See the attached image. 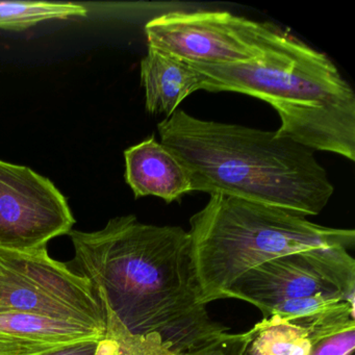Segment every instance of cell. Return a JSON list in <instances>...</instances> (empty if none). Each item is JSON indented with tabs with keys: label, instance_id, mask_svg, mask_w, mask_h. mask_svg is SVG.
Wrapping results in <instances>:
<instances>
[{
	"label": "cell",
	"instance_id": "cell-3",
	"mask_svg": "<svg viewBox=\"0 0 355 355\" xmlns=\"http://www.w3.org/2000/svg\"><path fill=\"white\" fill-rule=\"evenodd\" d=\"M189 64L202 74V90L241 93L269 103L280 118L276 136L355 161L354 91L325 53L288 33L253 61Z\"/></svg>",
	"mask_w": 355,
	"mask_h": 355
},
{
	"label": "cell",
	"instance_id": "cell-5",
	"mask_svg": "<svg viewBox=\"0 0 355 355\" xmlns=\"http://www.w3.org/2000/svg\"><path fill=\"white\" fill-rule=\"evenodd\" d=\"M355 304V261L348 249H315L266 261L239 277L224 299L254 305L265 318L313 313L321 297Z\"/></svg>",
	"mask_w": 355,
	"mask_h": 355
},
{
	"label": "cell",
	"instance_id": "cell-7",
	"mask_svg": "<svg viewBox=\"0 0 355 355\" xmlns=\"http://www.w3.org/2000/svg\"><path fill=\"white\" fill-rule=\"evenodd\" d=\"M148 46L182 61L232 65L259 59L288 33L228 12H172L145 26Z\"/></svg>",
	"mask_w": 355,
	"mask_h": 355
},
{
	"label": "cell",
	"instance_id": "cell-11",
	"mask_svg": "<svg viewBox=\"0 0 355 355\" xmlns=\"http://www.w3.org/2000/svg\"><path fill=\"white\" fill-rule=\"evenodd\" d=\"M124 157L125 180L136 198L157 196L172 203L193 192L186 167L155 137L126 149Z\"/></svg>",
	"mask_w": 355,
	"mask_h": 355
},
{
	"label": "cell",
	"instance_id": "cell-19",
	"mask_svg": "<svg viewBox=\"0 0 355 355\" xmlns=\"http://www.w3.org/2000/svg\"><path fill=\"white\" fill-rule=\"evenodd\" d=\"M350 355H355V352L351 353Z\"/></svg>",
	"mask_w": 355,
	"mask_h": 355
},
{
	"label": "cell",
	"instance_id": "cell-10",
	"mask_svg": "<svg viewBox=\"0 0 355 355\" xmlns=\"http://www.w3.org/2000/svg\"><path fill=\"white\" fill-rule=\"evenodd\" d=\"M91 326L30 313H0V355H46L80 343L101 340Z\"/></svg>",
	"mask_w": 355,
	"mask_h": 355
},
{
	"label": "cell",
	"instance_id": "cell-2",
	"mask_svg": "<svg viewBox=\"0 0 355 355\" xmlns=\"http://www.w3.org/2000/svg\"><path fill=\"white\" fill-rule=\"evenodd\" d=\"M161 143L186 167L193 192L238 197L319 215L334 188L313 151L275 132L205 121L178 110L157 124Z\"/></svg>",
	"mask_w": 355,
	"mask_h": 355
},
{
	"label": "cell",
	"instance_id": "cell-6",
	"mask_svg": "<svg viewBox=\"0 0 355 355\" xmlns=\"http://www.w3.org/2000/svg\"><path fill=\"white\" fill-rule=\"evenodd\" d=\"M30 313L105 334V311L90 282L49 257L47 247L0 248V313Z\"/></svg>",
	"mask_w": 355,
	"mask_h": 355
},
{
	"label": "cell",
	"instance_id": "cell-17",
	"mask_svg": "<svg viewBox=\"0 0 355 355\" xmlns=\"http://www.w3.org/2000/svg\"><path fill=\"white\" fill-rule=\"evenodd\" d=\"M97 343H98L97 340L80 343V344L60 349V350L49 353L46 355H94Z\"/></svg>",
	"mask_w": 355,
	"mask_h": 355
},
{
	"label": "cell",
	"instance_id": "cell-14",
	"mask_svg": "<svg viewBox=\"0 0 355 355\" xmlns=\"http://www.w3.org/2000/svg\"><path fill=\"white\" fill-rule=\"evenodd\" d=\"M103 309L105 334L97 343L94 355H176L159 336H134L122 325L111 309Z\"/></svg>",
	"mask_w": 355,
	"mask_h": 355
},
{
	"label": "cell",
	"instance_id": "cell-8",
	"mask_svg": "<svg viewBox=\"0 0 355 355\" xmlns=\"http://www.w3.org/2000/svg\"><path fill=\"white\" fill-rule=\"evenodd\" d=\"M74 224L67 199L53 182L26 166L0 161V248L47 246Z\"/></svg>",
	"mask_w": 355,
	"mask_h": 355
},
{
	"label": "cell",
	"instance_id": "cell-1",
	"mask_svg": "<svg viewBox=\"0 0 355 355\" xmlns=\"http://www.w3.org/2000/svg\"><path fill=\"white\" fill-rule=\"evenodd\" d=\"M73 265L101 306L134 336H157L176 355H201L230 336L202 302L189 232L141 223L136 216L110 220L96 232L68 234Z\"/></svg>",
	"mask_w": 355,
	"mask_h": 355
},
{
	"label": "cell",
	"instance_id": "cell-16",
	"mask_svg": "<svg viewBox=\"0 0 355 355\" xmlns=\"http://www.w3.org/2000/svg\"><path fill=\"white\" fill-rule=\"evenodd\" d=\"M249 340L250 336L248 331L244 334H230L219 346L201 355H244Z\"/></svg>",
	"mask_w": 355,
	"mask_h": 355
},
{
	"label": "cell",
	"instance_id": "cell-4",
	"mask_svg": "<svg viewBox=\"0 0 355 355\" xmlns=\"http://www.w3.org/2000/svg\"><path fill=\"white\" fill-rule=\"evenodd\" d=\"M193 257L205 305L224 299L243 274L291 253L350 249L353 230L326 227L294 211L227 195H209L190 219Z\"/></svg>",
	"mask_w": 355,
	"mask_h": 355
},
{
	"label": "cell",
	"instance_id": "cell-15",
	"mask_svg": "<svg viewBox=\"0 0 355 355\" xmlns=\"http://www.w3.org/2000/svg\"><path fill=\"white\" fill-rule=\"evenodd\" d=\"M355 325L320 338L309 355H350L355 352Z\"/></svg>",
	"mask_w": 355,
	"mask_h": 355
},
{
	"label": "cell",
	"instance_id": "cell-12",
	"mask_svg": "<svg viewBox=\"0 0 355 355\" xmlns=\"http://www.w3.org/2000/svg\"><path fill=\"white\" fill-rule=\"evenodd\" d=\"M141 83L147 112L169 118L187 97L202 90L203 76L188 62L148 46L141 62Z\"/></svg>",
	"mask_w": 355,
	"mask_h": 355
},
{
	"label": "cell",
	"instance_id": "cell-13",
	"mask_svg": "<svg viewBox=\"0 0 355 355\" xmlns=\"http://www.w3.org/2000/svg\"><path fill=\"white\" fill-rule=\"evenodd\" d=\"M88 11L76 3L0 1V30L24 31L46 20L84 17Z\"/></svg>",
	"mask_w": 355,
	"mask_h": 355
},
{
	"label": "cell",
	"instance_id": "cell-18",
	"mask_svg": "<svg viewBox=\"0 0 355 355\" xmlns=\"http://www.w3.org/2000/svg\"><path fill=\"white\" fill-rule=\"evenodd\" d=\"M244 355H261L259 352L254 350L250 345L248 344L247 346L246 350H245Z\"/></svg>",
	"mask_w": 355,
	"mask_h": 355
},
{
	"label": "cell",
	"instance_id": "cell-9",
	"mask_svg": "<svg viewBox=\"0 0 355 355\" xmlns=\"http://www.w3.org/2000/svg\"><path fill=\"white\" fill-rule=\"evenodd\" d=\"M354 313L344 301L300 317L270 315L249 330V345L261 355H309L320 338L355 325Z\"/></svg>",
	"mask_w": 355,
	"mask_h": 355
}]
</instances>
